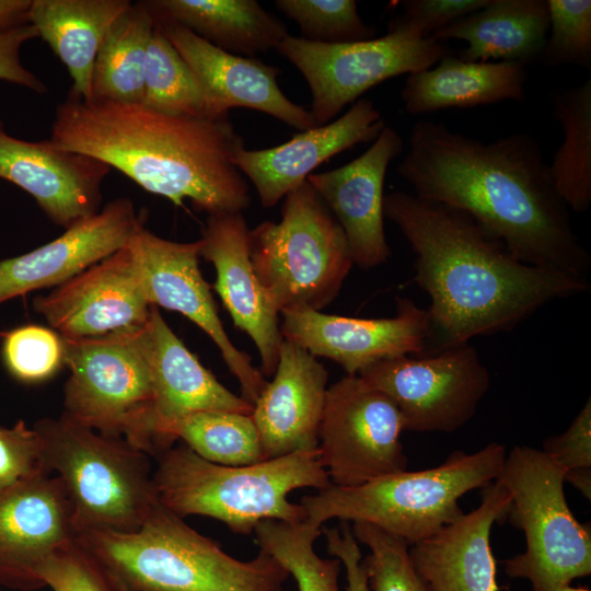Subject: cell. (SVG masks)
Segmentation results:
<instances>
[{"label":"cell","instance_id":"1","mask_svg":"<svg viewBox=\"0 0 591 591\" xmlns=\"http://www.w3.org/2000/svg\"><path fill=\"white\" fill-rule=\"evenodd\" d=\"M397 174L416 196L468 215L521 262L588 279L591 256L533 135L485 142L421 119L410 128Z\"/></svg>","mask_w":591,"mask_h":591},{"label":"cell","instance_id":"2","mask_svg":"<svg viewBox=\"0 0 591 591\" xmlns=\"http://www.w3.org/2000/svg\"><path fill=\"white\" fill-rule=\"evenodd\" d=\"M383 213L416 255L414 281L430 298L422 355L509 332L546 304L591 287L588 279L521 262L465 212L413 193L384 195Z\"/></svg>","mask_w":591,"mask_h":591},{"label":"cell","instance_id":"3","mask_svg":"<svg viewBox=\"0 0 591 591\" xmlns=\"http://www.w3.org/2000/svg\"><path fill=\"white\" fill-rule=\"evenodd\" d=\"M50 141L106 163L176 206L188 199L212 216L243 212L251 204L233 161L244 139L229 116H172L69 93L56 108Z\"/></svg>","mask_w":591,"mask_h":591},{"label":"cell","instance_id":"4","mask_svg":"<svg viewBox=\"0 0 591 591\" xmlns=\"http://www.w3.org/2000/svg\"><path fill=\"white\" fill-rule=\"evenodd\" d=\"M157 461L153 482L161 506L181 518H213L245 535L264 520L304 521L303 507L289 501V494L331 485L317 448L229 466L209 462L181 443L162 452Z\"/></svg>","mask_w":591,"mask_h":591},{"label":"cell","instance_id":"5","mask_svg":"<svg viewBox=\"0 0 591 591\" xmlns=\"http://www.w3.org/2000/svg\"><path fill=\"white\" fill-rule=\"evenodd\" d=\"M129 591H283L289 572L259 549L236 559L160 503L131 533L77 536Z\"/></svg>","mask_w":591,"mask_h":591},{"label":"cell","instance_id":"6","mask_svg":"<svg viewBox=\"0 0 591 591\" xmlns=\"http://www.w3.org/2000/svg\"><path fill=\"white\" fill-rule=\"evenodd\" d=\"M506 447L488 443L475 453L456 451L441 465L381 476L355 487L329 485L301 498L306 520L322 528L332 519L371 523L409 546L459 519V500L495 480Z\"/></svg>","mask_w":591,"mask_h":591},{"label":"cell","instance_id":"7","mask_svg":"<svg viewBox=\"0 0 591 591\" xmlns=\"http://www.w3.org/2000/svg\"><path fill=\"white\" fill-rule=\"evenodd\" d=\"M33 428L46 470L56 473L67 494L76 537L135 532L160 503L150 455L124 438L97 432L63 413Z\"/></svg>","mask_w":591,"mask_h":591},{"label":"cell","instance_id":"8","mask_svg":"<svg viewBox=\"0 0 591 591\" xmlns=\"http://www.w3.org/2000/svg\"><path fill=\"white\" fill-rule=\"evenodd\" d=\"M250 256L280 314L327 306L354 265L339 223L308 182L283 197L279 222L250 231Z\"/></svg>","mask_w":591,"mask_h":591},{"label":"cell","instance_id":"9","mask_svg":"<svg viewBox=\"0 0 591 591\" xmlns=\"http://www.w3.org/2000/svg\"><path fill=\"white\" fill-rule=\"evenodd\" d=\"M143 325L96 337H61L63 363L70 371L63 414L157 457L163 449L154 420Z\"/></svg>","mask_w":591,"mask_h":591},{"label":"cell","instance_id":"10","mask_svg":"<svg viewBox=\"0 0 591 591\" xmlns=\"http://www.w3.org/2000/svg\"><path fill=\"white\" fill-rule=\"evenodd\" d=\"M511 498L508 514L525 536V551L505 561L510 578L531 582L533 591H559L591 573V530L566 500L564 468L547 453L515 445L495 479Z\"/></svg>","mask_w":591,"mask_h":591},{"label":"cell","instance_id":"11","mask_svg":"<svg viewBox=\"0 0 591 591\" xmlns=\"http://www.w3.org/2000/svg\"><path fill=\"white\" fill-rule=\"evenodd\" d=\"M276 50L305 79L316 127L335 120L373 86L431 68L451 54L448 42L418 39L390 28L384 36L345 44H317L288 34Z\"/></svg>","mask_w":591,"mask_h":591},{"label":"cell","instance_id":"12","mask_svg":"<svg viewBox=\"0 0 591 591\" xmlns=\"http://www.w3.org/2000/svg\"><path fill=\"white\" fill-rule=\"evenodd\" d=\"M404 418L396 404L359 375L326 390L318 428V455L334 486L355 487L404 472Z\"/></svg>","mask_w":591,"mask_h":591},{"label":"cell","instance_id":"13","mask_svg":"<svg viewBox=\"0 0 591 591\" xmlns=\"http://www.w3.org/2000/svg\"><path fill=\"white\" fill-rule=\"evenodd\" d=\"M358 375L396 404L405 430L417 432L462 428L490 386V373L468 343L430 355L383 358Z\"/></svg>","mask_w":591,"mask_h":591},{"label":"cell","instance_id":"14","mask_svg":"<svg viewBox=\"0 0 591 591\" xmlns=\"http://www.w3.org/2000/svg\"><path fill=\"white\" fill-rule=\"evenodd\" d=\"M127 245L149 304L178 312L202 329L237 379L242 397L254 404L267 381L224 331L210 287L199 269L201 241L182 243L165 240L141 223Z\"/></svg>","mask_w":591,"mask_h":591},{"label":"cell","instance_id":"15","mask_svg":"<svg viewBox=\"0 0 591 591\" xmlns=\"http://www.w3.org/2000/svg\"><path fill=\"white\" fill-rule=\"evenodd\" d=\"M280 331L312 356L337 362L347 375L387 357L422 355L429 336L428 311L408 298L396 299V315L359 318L321 311L282 313Z\"/></svg>","mask_w":591,"mask_h":591},{"label":"cell","instance_id":"16","mask_svg":"<svg viewBox=\"0 0 591 591\" xmlns=\"http://www.w3.org/2000/svg\"><path fill=\"white\" fill-rule=\"evenodd\" d=\"M65 338L96 337L141 327L151 305L126 244L33 302Z\"/></svg>","mask_w":591,"mask_h":591},{"label":"cell","instance_id":"17","mask_svg":"<svg viewBox=\"0 0 591 591\" xmlns=\"http://www.w3.org/2000/svg\"><path fill=\"white\" fill-rule=\"evenodd\" d=\"M74 537L71 506L56 475L39 473L0 489V584L43 588L38 568Z\"/></svg>","mask_w":591,"mask_h":591},{"label":"cell","instance_id":"18","mask_svg":"<svg viewBox=\"0 0 591 591\" xmlns=\"http://www.w3.org/2000/svg\"><path fill=\"white\" fill-rule=\"evenodd\" d=\"M155 23L193 71L208 117L229 116L231 108L245 107L301 131L316 127L310 111L293 103L279 88V68L227 53L178 24Z\"/></svg>","mask_w":591,"mask_h":591},{"label":"cell","instance_id":"19","mask_svg":"<svg viewBox=\"0 0 591 591\" xmlns=\"http://www.w3.org/2000/svg\"><path fill=\"white\" fill-rule=\"evenodd\" d=\"M403 149L399 132L386 125L361 155L306 178L339 223L352 262L361 268L379 266L391 255L384 231V182L390 163Z\"/></svg>","mask_w":591,"mask_h":591},{"label":"cell","instance_id":"20","mask_svg":"<svg viewBox=\"0 0 591 591\" xmlns=\"http://www.w3.org/2000/svg\"><path fill=\"white\" fill-rule=\"evenodd\" d=\"M111 170L50 140L12 137L0 121V178L27 192L57 225L67 229L100 211L102 183Z\"/></svg>","mask_w":591,"mask_h":591},{"label":"cell","instance_id":"21","mask_svg":"<svg viewBox=\"0 0 591 591\" xmlns=\"http://www.w3.org/2000/svg\"><path fill=\"white\" fill-rule=\"evenodd\" d=\"M143 223L129 198H116L57 239L0 260V303L30 291L58 287L124 247Z\"/></svg>","mask_w":591,"mask_h":591},{"label":"cell","instance_id":"22","mask_svg":"<svg viewBox=\"0 0 591 591\" xmlns=\"http://www.w3.org/2000/svg\"><path fill=\"white\" fill-rule=\"evenodd\" d=\"M386 126L369 99H359L335 120L262 150L241 149L234 164L253 184L263 207L271 208L306 182L322 163L356 144L373 142Z\"/></svg>","mask_w":591,"mask_h":591},{"label":"cell","instance_id":"23","mask_svg":"<svg viewBox=\"0 0 591 591\" xmlns=\"http://www.w3.org/2000/svg\"><path fill=\"white\" fill-rule=\"evenodd\" d=\"M250 229L243 212L208 216L200 256L216 269L215 290L237 328L255 344L263 375H274L283 336L279 313L268 300L250 256Z\"/></svg>","mask_w":591,"mask_h":591},{"label":"cell","instance_id":"24","mask_svg":"<svg viewBox=\"0 0 591 591\" xmlns=\"http://www.w3.org/2000/svg\"><path fill=\"white\" fill-rule=\"evenodd\" d=\"M511 498L495 482L479 506L430 537L409 546L414 568L427 591H498L490 546L495 522L508 515Z\"/></svg>","mask_w":591,"mask_h":591},{"label":"cell","instance_id":"25","mask_svg":"<svg viewBox=\"0 0 591 591\" xmlns=\"http://www.w3.org/2000/svg\"><path fill=\"white\" fill-rule=\"evenodd\" d=\"M273 376L251 414L264 459L316 449L326 369L309 351L283 338Z\"/></svg>","mask_w":591,"mask_h":591},{"label":"cell","instance_id":"26","mask_svg":"<svg viewBox=\"0 0 591 591\" xmlns=\"http://www.w3.org/2000/svg\"><path fill=\"white\" fill-rule=\"evenodd\" d=\"M143 337L152 378L155 427L163 452L173 447L167 438L169 428L189 414L202 410L252 414L253 404L229 391L199 362L155 305L150 308Z\"/></svg>","mask_w":591,"mask_h":591},{"label":"cell","instance_id":"27","mask_svg":"<svg viewBox=\"0 0 591 591\" xmlns=\"http://www.w3.org/2000/svg\"><path fill=\"white\" fill-rule=\"evenodd\" d=\"M525 67L511 61H465L450 54L431 68L409 73L399 95L410 115L523 102Z\"/></svg>","mask_w":591,"mask_h":591},{"label":"cell","instance_id":"28","mask_svg":"<svg viewBox=\"0 0 591 591\" xmlns=\"http://www.w3.org/2000/svg\"><path fill=\"white\" fill-rule=\"evenodd\" d=\"M548 30L547 0H488L431 38L466 42L457 56L465 61L494 59L526 66L541 58Z\"/></svg>","mask_w":591,"mask_h":591},{"label":"cell","instance_id":"29","mask_svg":"<svg viewBox=\"0 0 591 591\" xmlns=\"http://www.w3.org/2000/svg\"><path fill=\"white\" fill-rule=\"evenodd\" d=\"M129 0H32L28 23L68 69L70 93L91 100L92 72L109 27Z\"/></svg>","mask_w":591,"mask_h":591},{"label":"cell","instance_id":"30","mask_svg":"<svg viewBox=\"0 0 591 591\" xmlns=\"http://www.w3.org/2000/svg\"><path fill=\"white\" fill-rule=\"evenodd\" d=\"M146 2L155 20L178 24L213 46L243 57L276 49L289 34L285 24L255 0Z\"/></svg>","mask_w":591,"mask_h":591},{"label":"cell","instance_id":"31","mask_svg":"<svg viewBox=\"0 0 591 591\" xmlns=\"http://www.w3.org/2000/svg\"><path fill=\"white\" fill-rule=\"evenodd\" d=\"M154 27L146 1L131 3L115 20L95 58L91 100L141 104L146 55Z\"/></svg>","mask_w":591,"mask_h":591},{"label":"cell","instance_id":"32","mask_svg":"<svg viewBox=\"0 0 591 591\" xmlns=\"http://www.w3.org/2000/svg\"><path fill=\"white\" fill-rule=\"evenodd\" d=\"M552 114L564 134L549 163L555 188L569 210L587 212L591 206V76L575 88L555 92Z\"/></svg>","mask_w":591,"mask_h":591},{"label":"cell","instance_id":"33","mask_svg":"<svg viewBox=\"0 0 591 591\" xmlns=\"http://www.w3.org/2000/svg\"><path fill=\"white\" fill-rule=\"evenodd\" d=\"M167 438L187 445L200 457L221 465L242 466L265 461L251 415L202 410L174 422Z\"/></svg>","mask_w":591,"mask_h":591},{"label":"cell","instance_id":"34","mask_svg":"<svg viewBox=\"0 0 591 591\" xmlns=\"http://www.w3.org/2000/svg\"><path fill=\"white\" fill-rule=\"evenodd\" d=\"M253 533L259 549L294 578L299 591H339L340 560L322 558L314 549L321 528L306 519L297 523L264 520Z\"/></svg>","mask_w":591,"mask_h":591},{"label":"cell","instance_id":"35","mask_svg":"<svg viewBox=\"0 0 591 591\" xmlns=\"http://www.w3.org/2000/svg\"><path fill=\"white\" fill-rule=\"evenodd\" d=\"M141 104L165 115L208 117L193 71L157 23L146 55Z\"/></svg>","mask_w":591,"mask_h":591},{"label":"cell","instance_id":"36","mask_svg":"<svg viewBox=\"0 0 591 591\" xmlns=\"http://www.w3.org/2000/svg\"><path fill=\"white\" fill-rule=\"evenodd\" d=\"M276 8L292 20L301 37L317 44H345L378 37L366 23L355 0H276Z\"/></svg>","mask_w":591,"mask_h":591},{"label":"cell","instance_id":"37","mask_svg":"<svg viewBox=\"0 0 591 591\" xmlns=\"http://www.w3.org/2000/svg\"><path fill=\"white\" fill-rule=\"evenodd\" d=\"M351 531L370 551L362 559L370 591H427L405 541L368 522H352Z\"/></svg>","mask_w":591,"mask_h":591},{"label":"cell","instance_id":"38","mask_svg":"<svg viewBox=\"0 0 591 591\" xmlns=\"http://www.w3.org/2000/svg\"><path fill=\"white\" fill-rule=\"evenodd\" d=\"M53 591H129L119 578L77 537L58 547L38 568Z\"/></svg>","mask_w":591,"mask_h":591},{"label":"cell","instance_id":"39","mask_svg":"<svg viewBox=\"0 0 591 591\" xmlns=\"http://www.w3.org/2000/svg\"><path fill=\"white\" fill-rule=\"evenodd\" d=\"M549 30L541 60L591 70V1L547 0Z\"/></svg>","mask_w":591,"mask_h":591},{"label":"cell","instance_id":"40","mask_svg":"<svg viewBox=\"0 0 591 591\" xmlns=\"http://www.w3.org/2000/svg\"><path fill=\"white\" fill-rule=\"evenodd\" d=\"M2 356L15 379L25 383L40 382L63 363L61 337L43 326H21L4 336Z\"/></svg>","mask_w":591,"mask_h":591},{"label":"cell","instance_id":"41","mask_svg":"<svg viewBox=\"0 0 591 591\" xmlns=\"http://www.w3.org/2000/svg\"><path fill=\"white\" fill-rule=\"evenodd\" d=\"M542 451L552 456L565 471L570 483L588 500L591 499V401L584 403L570 426L560 434L543 442Z\"/></svg>","mask_w":591,"mask_h":591},{"label":"cell","instance_id":"42","mask_svg":"<svg viewBox=\"0 0 591 591\" xmlns=\"http://www.w3.org/2000/svg\"><path fill=\"white\" fill-rule=\"evenodd\" d=\"M488 0H404L402 12L390 21L387 28L418 39L431 37L438 31L483 8Z\"/></svg>","mask_w":591,"mask_h":591},{"label":"cell","instance_id":"43","mask_svg":"<svg viewBox=\"0 0 591 591\" xmlns=\"http://www.w3.org/2000/svg\"><path fill=\"white\" fill-rule=\"evenodd\" d=\"M44 472L49 473L35 429L24 420L11 427L0 425V489Z\"/></svg>","mask_w":591,"mask_h":591},{"label":"cell","instance_id":"44","mask_svg":"<svg viewBox=\"0 0 591 591\" xmlns=\"http://www.w3.org/2000/svg\"><path fill=\"white\" fill-rule=\"evenodd\" d=\"M36 37L38 33L31 23L0 28V80L46 93L45 84L20 60L22 45Z\"/></svg>","mask_w":591,"mask_h":591},{"label":"cell","instance_id":"45","mask_svg":"<svg viewBox=\"0 0 591 591\" xmlns=\"http://www.w3.org/2000/svg\"><path fill=\"white\" fill-rule=\"evenodd\" d=\"M326 537L327 549L338 558L346 570V591H370L361 552L350 526L343 522L341 528H321Z\"/></svg>","mask_w":591,"mask_h":591},{"label":"cell","instance_id":"46","mask_svg":"<svg viewBox=\"0 0 591 591\" xmlns=\"http://www.w3.org/2000/svg\"><path fill=\"white\" fill-rule=\"evenodd\" d=\"M32 0H0V28L28 23Z\"/></svg>","mask_w":591,"mask_h":591},{"label":"cell","instance_id":"47","mask_svg":"<svg viewBox=\"0 0 591 591\" xmlns=\"http://www.w3.org/2000/svg\"><path fill=\"white\" fill-rule=\"evenodd\" d=\"M559 591H590V590L587 588H572L570 586H566L561 588Z\"/></svg>","mask_w":591,"mask_h":591},{"label":"cell","instance_id":"48","mask_svg":"<svg viewBox=\"0 0 591 591\" xmlns=\"http://www.w3.org/2000/svg\"><path fill=\"white\" fill-rule=\"evenodd\" d=\"M1 591V590H0Z\"/></svg>","mask_w":591,"mask_h":591}]
</instances>
